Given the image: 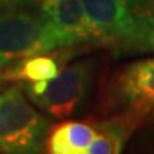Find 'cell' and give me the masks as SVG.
<instances>
[{
    "label": "cell",
    "instance_id": "obj_1",
    "mask_svg": "<svg viewBox=\"0 0 154 154\" xmlns=\"http://www.w3.org/2000/svg\"><path fill=\"white\" fill-rule=\"evenodd\" d=\"M59 47L43 11L0 5V63L7 66L24 57Z\"/></svg>",
    "mask_w": 154,
    "mask_h": 154
},
{
    "label": "cell",
    "instance_id": "obj_2",
    "mask_svg": "<svg viewBox=\"0 0 154 154\" xmlns=\"http://www.w3.org/2000/svg\"><path fill=\"white\" fill-rule=\"evenodd\" d=\"M49 131L47 119L29 103L17 87L0 93L2 153H37L46 143Z\"/></svg>",
    "mask_w": 154,
    "mask_h": 154
},
{
    "label": "cell",
    "instance_id": "obj_3",
    "mask_svg": "<svg viewBox=\"0 0 154 154\" xmlns=\"http://www.w3.org/2000/svg\"><path fill=\"white\" fill-rule=\"evenodd\" d=\"M93 77V61L82 60L61 69L53 79L29 83L26 93L36 106L56 119H66L82 106Z\"/></svg>",
    "mask_w": 154,
    "mask_h": 154
},
{
    "label": "cell",
    "instance_id": "obj_4",
    "mask_svg": "<svg viewBox=\"0 0 154 154\" xmlns=\"http://www.w3.org/2000/svg\"><path fill=\"white\" fill-rule=\"evenodd\" d=\"M119 107L149 114L154 113V57L134 61L119 73L111 88Z\"/></svg>",
    "mask_w": 154,
    "mask_h": 154
},
{
    "label": "cell",
    "instance_id": "obj_5",
    "mask_svg": "<svg viewBox=\"0 0 154 154\" xmlns=\"http://www.w3.org/2000/svg\"><path fill=\"white\" fill-rule=\"evenodd\" d=\"M59 47H74L94 42L82 0H53L42 5Z\"/></svg>",
    "mask_w": 154,
    "mask_h": 154
},
{
    "label": "cell",
    "instance_id": "obj_6",
    "mask_svg": "<svg viewBox=\"0 0 154 154\" xmlns=\"http://www.w3.org/2000/svg\"><path fill=\"white\" fill-rule=\"evenodd\" d=\"M123 36L119 54L154 53V0H120Z\"/></svg>",
    "mask_w": 154,
    "mask_h": 154
},
{
    "label": "cell",
    "instance_id": "obj_7",
    "mask_svg": "<svg viewBox=\"0 0 154 154\" xmlns=\"http://www.w3.org/2000/svg\"><path fill=\"white\" fill-rule=\"evenodd\" d=\"M96 43L119 54L123 36V10L120 0H82Z\"/></svg>",
    "mask_w": 154,
    "mask_h": 154
},
{
    "label": "cell",
    "instance_id": "obj_8",
    "mask_svg": "<svg viewBox=\"0 0 154 154\" xmlns=\"http://www.w3.org/2000/svg\"><path fill=\"white\" fill-rule=\"evenodd\" d=\"M141 113L126 110L110 120L96 123V137L88 147V154H117L121 153L126 141L131 136L134 128L143 120Z\"/></svg>",
    "mask_w": 154,
    "mask_h": 154
},
{
    "label": "cell",
    "instance_id": "obj_9",
    "mask_svg": "<svg viewBox=\"0 0 154 154\" xmlns=\"http://www.w3.org/2000/svg\"><path fill=\"white\" fill-rule=\"evenodd\" d=\"M96 133V126L87 121H64L49 131L46 149L51 154H84Z\"/></svg>",
    "mask_w": 154,
    "mask_h": 154
},
{
    "label": "cell",
    "instance_id": "obj_10",
    "mask_svg": "<svg viewBox=\"0 0 154 154\" xmlns=\"http://www.w3.org/2000/svg\"><path fill=\"white\" fill-rule=\"evenodd\" d=\"M47 53H38L24 57L22 60L14 61L11 66L2 72V79L7 82H43L50 80L60 72L61 59L59 54H49Z\"/></svg>",
    "mask_w": 154,
    "mask_h": 154
},
{
    "label": "cell",
    "instance_id": "obj_11",
    "mask_svg": "<svg viewBox=\"0 0 154 154\" xmlns=\"http://www.w3.org/2000/svg\"><path fill=\"white\" fill-rule=\"evenodd\" d=\"M30 0H0V5L5 6H22V5H27Z\"/></svg>",
    "mask_w": 154,
    "mask_h": 154
},
{
    "label": "cell",
    "instance_id": "obj_12",
    "mask_svg": "<svg viewBox=\"0 0 154 154\" xmlns=\"http://www.w3.org/2000/svg\"><path fill=\"white\" fill-rule=\"evenodd\" d=\"M42 2V5H46V3H50V2H53V0H40Z\"/></svg>",
    "mask_w": 154,
    "mask_h": 154
},
{
    "label": "cell",
    "instance_id": "obj_13",
    "mask_svg": "<svg viewBox=\"0 0 154 154\" xmlns=\"http://www.w3.org/2000/svg\"><path fill=\"white\" fill-rule=\"evenodd\" d=\"M2 67H3V64L0 63V80H2V72H3V70H2Z\"/></svg>",
    "mask_w": 154,
    "mask_h": 154
}]
</instances>
